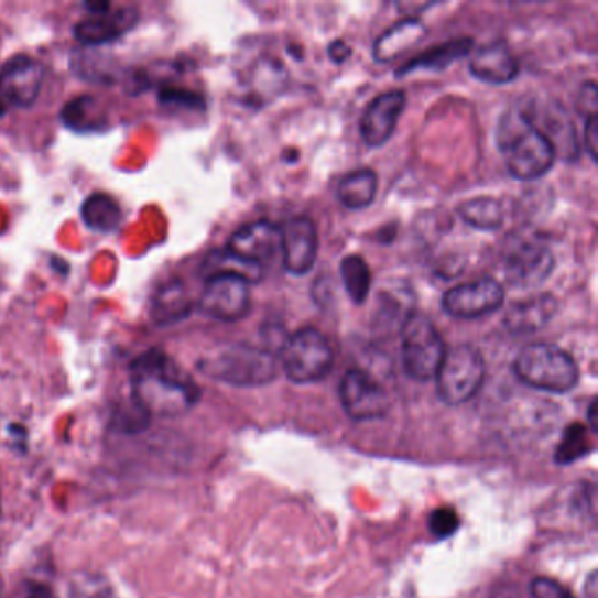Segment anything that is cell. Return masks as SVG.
Masks as SVG:
<instances>
[{
    "label": "cell",
    "instance_id": "obj_1",
    "mask_svg": "<svg viewBox=\"0 0 598 598\" xmlns=\"http://www.w3.org/2000/svg\"><path fill=\"white\" fill-rule=\"evenodd\" d=\"M130 401L148 416L174 417L200 401V388L162 349H150L130 363Z\"/></svg>",
    "mask_w": 598,
    "mask_h": 598
},
{
    "label": "cell",
    "instance_id": "obj_2",
    "mask_svg": "<svg viewBox=\"0 0 598 598\" xmlns=\"http://www.w3.org/2000/svg\"><path fill=\"white\" fill-rule=\"evenodd\" d=\"M497 141L509 174L520 182H535L555 164L552 142L523 112H508L500 120Z\"/></svg>",
    "mask_w": 598,
    "mask_h": 598
},
{
    "label": "cell",
    "instance_id": "obj_3",
    "mask_svg": "<svg viewBox=\"0 0 598 598\" xmlns=\"http://www.w3.org/2000/svg\"><path fill=\"white\" fill-rule=\"evenodd\" d=\"M197 369L207 378L232 387H262L276 378L278 362L269 349L229 345L204 355Z\"/></svg>",
    "mask_w": 598,
    "mask_h": 598
},
{
    "label": "cell",
    "instance_id": "obj_4",
    "mask_svg": "<svg viewBox=\"0 0 598 598\" xmlns=\"http://www.w3.org/2000/svg\"><path fill=\"white\" fill-rule=\"evenodd\" d=\"M521 383L550 393H567L579 383V367L567 351L555 345L535 343L521 349L512 363Z\"/></svg>",
    "mask_w": 598,
    "mask_h": 598
},
{
    "label": "cell",
    "instance_id": "obj_5",
    "mask_svg": "<svg viewBox=\"0 0 598 598\" xmlns=\"http://www.w3.org/2000/svg\"><path fill=\"white\" fill-rule=\"evenodd\" d=\"M280 357L284 374L298 384L322 381L334 366V351L327 337L316 328H302L286 337L281 345Z\"/></svg>",
    "mask_w": 598,
    "mask_h": 598
},
{
    "label": "cell",
    "instance_id": "obj_6",
    "mask_svg": "<svg viewBox=\"0 0 598 598\" xmlns=\"http://www.w3.org/2000/svg\"><path fill=\"white\" fill-rule=\"evenodd\" d=\"M446 348L443 337L428 316L411 313L402 325V366L416 381H431L437 374Z\"/></svg>",
    "mask_w": 598,
    "mask_h": 598
},
{
    "label": "cell",
    "instance_id": "obj_7",
    "mask_svg": "<svg viewBox=\"0 0 598 598\" xmlns=\"http://www.w3.org/2000/svg\"><path fill=\"white\" fill-rule=\"evenodd\" d=\"M485 374L487 367L478 349L470 345L455 346L444 355L434 378L441 401L449 405L469 402L481 390Z\"/></svg>",
    "mask_w": 598,
    "mask_h": 598
},
{
    "label": "cell",
    "instance_id": "obj_8",
    "mask_svg": "<svg viewBox=\"0 0 598 598\" xmlns=\"http://www.w3.org/2000/svg\"><path fill=\"white\" fill-rule=\"evenodd\" d=\"M250 283L236 274L206 278L197 309L216 322L233 323L250 313Z\"/></svg>",
    "mask_w": 598,
    "mask_h": 598
},
{
    "label": "cell",
    "instance_id": "obj_9",
    "mask_svg": "<svg viewBox=\"0 0 598 598\" xmlns=\"http://www.w3.org/2000/svg\"><path fill=\"white\" fill-rule=\"evenodd\" d=\"M44 67L34 56L14 55L0 70V104L8 108L29 109L43 90Z\"/></svg>",
    "mask_w": 598,
    "mask_h": 598
},
{
    "label": "cell",
    "instance_id": "obj_10",
    "mask_svg": "<svg viewBox=\"0 0 598 598\" xmlns=\"http://www.w3.org/2000/svg\"><path fill=\"white\" fill-rule=\"evenodd\" d=\"M504 286L485 278L474 283L458 284L444 293L443 309L453 318L476 319L491 315L504 304Z\"/></svg>",
    "mask_w": 598,
    "mask_h": 598
},
{
    "label": "cell",
    "instance_id": "obj_11",
    "mask_svg": "<svg viewBox=\"0 0 598 598\" xmlns=\"http://www.w3.org/2000/svg\"><path fill=\"white\" fill-rule=\"evenodd\" d=\"M504 271L514 286H534L552 274L555 259L541 239H518L512 242L504 259Z\"/></svg>",
    "mask_w": 598,
    "mask_h": 598
},
{
    "label": "cell",
    "instance_id": "obj_12",
    "mask_svg": "<svg viewBox=\"0 0 598 598\" xmlns=\"http://www.w3.org/2000/svg\"><path fill=\"white\" fill-rule=\"evenodd\" d=\"M340 402L355 422H369L387 414L388 395L381 384L363 370H349L340 381Z\"/></svg>",
    "mask_w": 598,
    "mask_h": 598
},
{
    "label": "cell",
    "instance_id": "obj_13",
    "mask_svg": "<svg viewBox=\"0 0 598 598\" xmlns=\"http://www.w3.org/2000/svg\"><path fill=\"white\" fill-rule=\"evenodd\" d=\"M139 9L134 6L109 8L99 13H88L74 25V37L85 46L115 43L129 34L139 23Z\"/></svg>",
    "mask_w": 598,
    "mask_h": 598
},
{
    "label": "cell",
    "instance_id": "obj_14",
    "mask_svg": "<svg viewBox=\"0 0 598 598\" xmlns=\"http://www.w3.org/2000/svg\"><path fill=\"white\" fill-rule=\"evenodd\" d=\"M281 251L284 269L295 276H304L315 268L318 257V232L315 221L307 216H295L281 229Z\"/></svg>",
    "mask_w": 598,
    "mask_h": 598
},
{
    "label": "cell",
    "instance_id": "obj_15",
    "mask_svg": "<svg viewBox=\"0 0 598 598\" xmlns=\"http://www.w3.org/2000/svg\"><path fill=\"white\" fill-rule=\"evenodd\" d=\"M225 250L237 259L263 268L281 250V229L271 221H254L232 233Z\"/></svg>",
    "mask_w": 598,
    "mask_h": 598
},
{
    "label": "cell",
    "instance_id": "obj_16",
    "mask_svg": "<svg viewBox=\"0 0 598 598\" xmlns=\"http://www.w3.org/2000/svg\"><path fill=\"white\" fill-rule=\"evenodd\" d=\"M404 108L405 94L401 90L381 94L369 104L360 120V134L367 146H383L390 141Z\"/></svg>",
    "mask_w": 598,
    "mask_h": 598
},
{
    "label": "cell",
    "instance_id": "obj_17",
    "mask_svg": "<svg viewBox=\"0 0 598 598\" xmlns=\"http://www.w3.org/2000/svg\"><path fill=\"white\" fill-rule=\"evenodd\" d=\"M470 73L488 85H508L520 73L517 56L512 55L504 41H496L479 47L470 58Z\"/></svg>",
    "mask_w": 598,
    "mask_h": 598
},
{
    "label": "cell",
    "instance_id": "obj_18",
    "mask_svg": "<svg viewBox=\"0 0 598 598\" xmlns=\"http://www.w3.org/2000/svg\"><path fill=\"white\" fill-rule=\"evenodd\" d=\"M194 311L185 283L180 280L167 281L153 293L150 304V318L156 327H171L188 318Z\"/></svg>",
    "mask_w": 598,
    "mask_h": 598
},
{
    "label": "cell",
    "instance_id": "obj_19",
    "mask_svg": "<svg viewBox=\"0 0 598 598\" xmlns=\"http://www.w3.org/2000/svg\"><path fill=\"white\" fill-rule=\"evenodd\" d=\"M426 29L417 18H405L379 35L372 46L378 62H392L425 37Z\"/></svg>",
    "mask_w": 598,
    "mask_h": 598
},
{
    "label": "cell",
    "instance_id": "obj_20",
    "mask_svg": "<svg viewBox=\"0 0 598 598\" xmlns=\"http://www.w3.org/2000/svg\"><path fill=\"white\" fill-rule=\"evenodd\" d=\"M556 301L552 295H535L532 298L512 304L504 323L512 334H526L544 327L555 315Z\"/></svg>",
    "mask_w": 598,
    "mask_h": 598
},
{
    "label": "cell",
    "instance_id": "obj_21",
    "mask_svg": "<svg viewBox=\"0 0 598 598\" xmlns=\"http://www.w3.org/2000/svg\"><path fill=\"white\" fill-rule=\"evenodd\" d=\"M376 192H378V176L370 168H358L354 173L346 174L337 186V197L340 204L360 211L374 203Z\"/></svg>",
    "mask_w": 598,
    "mask_h": 598
},
{
    "label": "cell",
    "instance_id": "obj_22",
    "mask_svg": "<svg viewBox=\"0 0 598 598\" xmlns=\"http://www.w3.org/2000/svg\"><path fill=\"white\" fill-rule=\"evenodd\" d=\"M472 41L455 40L449 43L441 44V46L432 47L428 52L416 56L414 61L407 62L404 67H401L396 76H407V74L416 73V70H439L446 69L453 62L460 61L465 55H469Z\"/></svg>",
    "mask_w": 598,
    "mask_h": 598
},
{
    "label": "cell",
    "instance_id": "obj_23",
    "mask_svg": "<svg viewBox=\"0 0 598 598\" xmlns=\"http://www.w3.org/2000/svg\"><path fill=\"white\" fill-rule=\"evenodd\" d=\"M61 118L70 130L81 134L99 132L104 127H108V117L100 108L99 100L90 95H83L65 104Z\"/></svg>",
    "mask_w": 598,
    "mask_h": 598
},
{
    "label": "cell",
    "instance_id": "obj_24",
    "mask_svg": "<svg viewBox=\"0 0 598 598\" xmlns=\"http://www.w3.org/2000/svg\"><path fill=\"white\" fill-rule=\"evenodd\" d=\"M81 218L94 232H115L123 220L120 204L106 194H94L83 203Z\"/></svg>",
    "mask_w": 598,
    "mask_h": 598
},
{
    "label": "cell",
    "instance_id": "obj_25",
    "mask_svg": "<svg viewBox=\"0 0 598 598\" xmlns=\"http://www.w3.org/2000/svg\"><path fill=\"white\" fill-rule=\"evenodd\" d=\"M458 215L465 224L479 230H497L504 224V207L500 200L491 197L465 200L458 206Z\"/></svg>",
    "mask_w": 598,
    "mask_h": 598
},
{
    "label": "cell",
    "instance_id": "obj_26",
    "mask_svg": "<svg viewBox=\"0 0 598 598\" xmlns=\"http://www.w3.org/2000/svg\"><path fill=\"white\" fill-rule=\"evenodd\" d=\"M203 271L206 278L215 274H236L248 283H259L263 276V269L260 265L237 259L227 250L213 251L204 262Z\"/></svg>",
    "mask_w": 598,
    "mask_h": 598
},
{
    "label": "cell",
    "instance_id": "obj_27",
    "mask_svg": "<svg viewBox=\"0 0 598 598\" xmlns=\"http://www.w3.org/2000/svg\"><path fill=\"white\" fill-rule=\"evenodd\" d=\"M340 278L346 292L355 304L366 302L370 292V269L366 260L358 254H349L340 262Z\"/></svg>",
    "mask_w": 598,
    "mask_h": 598
},
{
    "label": "cell",
    "instance_id": "obj_28",
    "mask_svg": "<svg viewBox=\"0 0 598 598\" xmlns=\"http://www.w3.org/2000/svg\"><path fill=\"white\" fill-rule=\"evenodd\" d=\"M590 452V439H588L585 426L581 423H573L565 428L564 439L555 453V460L559 465L573 464V461L586 457Z\"/></svg>",
    "mask_w": 598,
    "mask_h": 598
},
{
    "label": "cell",
    "instance_id": "obj_29",
    "mask_svg": "<svg viewBox=\"0 0 598 598\" xmlns=\"http://www.w3.org/2000/svg\"><path fill=\"white\" fill-rule=\"evenodd\" d=\"M159 102L165 108H180L186 111L204 109L203 97L188 88L162 87L159 90Z\"/></svg>",
    "mask_w": 598,
    "mask_h": 598
},
{
    "label": "cell",
    "instance_id": "obj_30",
    "mask_svg": "<svg viewBox=\"0 0 598 598\" xmlns=\"http://www.w3.org/2000/svg\"><path fill=\"white\" fill-rule=\"evenodd\" d=\"M460 525V518H458L457 511L453 508H439L432 512V517L428 518V530L432 535L437 539L452 537Z\"/></svg>",
    "mask_w": 598,
    "mask_h": 598
},
{
    "label": "cell",
    "instance_id": "obj_31",
    "mask_svg": "<svg viewBox=\"0 0 598 598\" xmlns=\"http://www.w3.org/2000/svg\"><path fill=\"white\" fill-rule=\"evenodd\" d=\"M532 598H577L573 591L552 577H535L530 585Z\"/></svg>",
    "mask_w": 598,
    "mask_h": 598
},
{
    "label": "cell",
    "instance_id": "obj_32",
    "mask_svg": "<svg viewBox=\"0 0 598 598\" xmlns=\"http://www.w3.org/2000/svg\"><path fill=\"white\" fill-rule=\"evenodd\" d=\"M74 598H109V586L106 583L91 581L90 576H85V581H74L70 588Z\"/></svg>",
    "mask_w": 598,
    "mask_h": 598
},
{
    "label": "cell",
    "instance_id": "obj_33",
    "mask_svg": "<svg viewBox=\"0 0 598 598\" xmlns=\"http://www.w3.org/2000/svg\"><path fill=\"white\" fill-rule=\"evenodd\" d=\"M597 85L595 83H586L585 87L581 88V94H579V111L586 112V118L591 117V115H597Z\"/></svg>",
    "mask_w": 598,
    "mask_h": 598
},
{
    "label": "cell",
    "instance_id": "obj_34",
    "mask_svg": "<svg viewBox=\"0 0 598 598\" xmlns=\"http://www.w3.org/2000/svg\"><path fill=\"white\" fill-rule=\"evenodd\" d=\"M598 144V120L597 115L586 118L585 123V148L590 153L591 159L597 160Z\"/></svg>",
    "mask_w": 598,
    "mask_h": 598
},
{
    "label": "cell",
    "instance_id": "obj_35",
    "mask_svg": "<svg viewBox=\"0 0 598 598\" xmlns=\"http://www.w3.org/2000/svg\"><path fill=\"white\" fill-rule=\"evenodd\" d=\"M328 55H330L331 61L340 64V62L348 61V56L351 55V50H349L348 44L343 43V41H336V43H331V46L328 47Z\"/></svg>",
    "mask_w": 598,
    "mask_h": 598
},
{
    "label": "cell",
    "instance_id": "obj_36",
    "mask_svg": "<svg viewBox=\"0 0 598 598\" xmlns=\"http://www.w3.org/2000/svg\"><path fill=\"white\" fill-rule=\"evenodd\" d=\"M25 598H56L52 588L46 585H40V583H31L29 585V591H26Z\"/></svg>",
    "mask_w": 598,
    "mask_h": 598
},
{
    "label": "cell",
    "instance_id": "obj_37",
    "mask_svg": "<svg viewBox=\"0 0 598 598\" xmlns=\"http://www.w3.org/2000/svg\"><path fill=\"white\" fill-rule=\"evenodd\" d=\"M595 417H597V402H591V405H590L591 431H597V422H595Z\"/></svg>",
    "mask_w": 598,
    "mask_h": 598
},
{
    "label": "cell",
    "instance_id": "obj_38",
    "mask_svg": "<svg viewBox=\"0 0 598 598\" xmlns=\"http://www.w3.org/2000/svg\"><path fill=\"white\" fill-rule=\"evenodd\" d=\"M4 112H6L4 106L0 104V117H4Z\"/></svg>",
    "mask_w": 598,
    "mask_h": 598
}]
</instances>
